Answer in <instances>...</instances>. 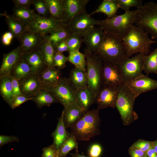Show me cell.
I'll return each instance as SVG.
<instances>
[{
	"label": "cell",
	"mask_w": 157,
	"mask_h": 157,
	"mask_svg": "<svg viewBox=\"0 0 157 157\" xmlns=\"http://www.w3.org/2000/svg\"><path fill=\"white\" fill-rule=\"evenodd\" d=\"M117 0H104L95 10L90 15L97 13L104 14L108 18H110L116 15V14L119 8Z\"/></svg>",
	"instance_id": "f546056e"
},
{
	"label": "cell",
	"mask_w": 157,
	"mask_h": 157,
	"mask_svg": "<svg viewBox=\"0 0 157 157\" xmlns=\"http://www.w3.org/2000/svg\"><path fill=\"white\" fill-rule=\"evenodd\" d=\"M77 140L76 138L70 134L58 149V157H66L70 151L74 149H76V152H78V143Z\"/></svg>",
	"instance_id": "d590c367"
},
{
	"label": "cell",
	"mask_w": 157,
	"mask_h": 157,
	"mask_svg": "<svg viewBox=\"0 0 157 157\" xmlns=\"http://www.w3.org/2000/svg\"><path fill=\"white\" fill-rule=\"evenodd\" d=\"M96 21L85 11L75 16L68 27L72 33L83 36L86 32L94 27Z\"/></svg>",
	"instance_id": "9a60e30c"
},
{
	"label": "cell",
	"mask_w": 157,
	"mask_h": 157,
	"mask_svg": "<svg viewBox=\"0 0 157 157\" xmlns=\"http://www.w3.org/2000/svg\"><path fill=\"white\" fill-rule=\"evenodd\" d=\"M136 10L133 24L149 34L157 42V3L148 2Z\"/></svg>",
	"instance_id": "5b68a950"
},
{
	"label": "cell",
	"mask_w": 157,
	"mask_h": 157,
	"mask_svg": "<svg viewBox=\"0 0 157 157\" xmlns=\"http://www.w3.org/2000/svg\"><path fill=\"white\" fill-rule=\"evenodd\" d=\"M42 157H58V150L52 144L42 149Z\"/></svg>",
	"instance_id": "ee69618b"
},
{
	"label": "cell",
	"mask_w": 157,
	"mask_h": 157,
	"mask_svg": "<svg viewBox=\"0 0 157 157\" xmlns=\"http://www.w3.org/2000/svg\"><path fill=\"white\" fill-rule=\"evenodd\" d=\"M72 157H90L84 156L83 155H81L78 152H76L74 153H70Z\"/></svg>",
	"instance_id": "db71d44e"
},
{
	"label": "cell",
	"mask_w": 157,
	"mask_h": 157,
	"mask_svg": "<svg viewBox=\"0 0 157 157\" xmlns=\"http://www.w3.org/2000/svg\"><path fill=\"white\" fill-rule=\"evenodd\" d=\"M89 0H62L63 12L62 20L68 26L76 16L86 11L85 6Z\"/></svg>",
	"instance_id": "4fadbf2b"
},
{
	"label": "cell",
	"mask_w": 157,
	"mask_h": 157,
	"mask_svg": "<svg viewBox=\"0 0 157 157\" xmlns=\"http://www.w3.org/2000/svg\"><path fill=\"white\" fill-rule=\"evenodd\" d=\"M39 75L41 88L46 90L57 85L62 77L60 70L53 66H48Z\"/></svg>",
	"instance_id": "e0dca14e"
},
{
	"label": "cell",
	"mask_w": 157,
	"mask_h": 157,
	"mask_svg": "<svg viewBox=\"0 0 157 157\" xmlns=\"http://www.w3.org/2000/svg\"><path fill=\"white\" fill-rule=\"evenodd\" d=\"M33 0H13L12 1L15 6H18L26 9H30Z\"/></svg>",
	"instance_id": "c3c4849f"
},
{
	"label": "cell",
	"mask_w": 157,
	"mask_h": 157,
	"mask_svg": "<svg viewBox=\"0 0 157 157\" xmlns=\"http://www.w3.org/2000/svg\"><path fill=\"white\" fill-rule=\"evenodd\" d=\"M13 77L10 75L0 77V93L3 99L9 105L12 101L13 94Z\"/></svg>",
	"instance_id": "83f0119b"
},
{
	"label": "cell",
	"mask_w": 157,
	"mask_h": 157,
	"mask_svg": "<svg viewBox=\"0 0 157 157\" xmlns=\"http://www.w3.org/2000/svg\"><path fill=\"white\" fill-rule=\"evenodd\" d=\"M38 49L41 53L46 64L48 66L53 67V59L55 51L51 43L45 39Z\"/></svg>",
	"instance_id": "d6a6232c"
},
{
	"label": "cell",
	"mask_w": 157,
	"mask_h": 157,
	"mask_svg": "<svg viewBox=\"0 0 157 157\" xmlns=\"http://www.w3.org/2000/svg\"><path fill=\"white\" fill-rule=\"evenodd\" d=\"M124 83L136 97L141 94L157 89V81L143 74Z\"/></svg>",
	"instance_id": "5bb4252c"
},
{
	"label": "cell",
	"mask_w": 157,
	"mask_h": 157,
	"mask_svg": "<svg viewBox=\"0 0 157 157\" xmlns=\"http://www.w3.org/2000/svg\"><path fill=\"white\" fill-rule=\"evenodd\" d=\"M22 58L30 65L34 73L39 74L48 67L38 49L23 55Z\"/></svg>",
	"instance_id": "7402d4cb"
},
{
	"label": "cell",
	"mask_w": 157,
	"mask_h": 157,
	"mask_svg": "<svg viewBox=\"0 0 157 157\" xmlns=\"http://www.w3.org/2000/svg\"><path fill=\"white\" fill-rule=\"evenodd\" d=\"M120 8L124 10L125 12L129 11L131 7L137 8L142 5V2L139 0H117Z\"/></svg>",
	"instance_id": "ab89813d"
},
{
	"label": "cell",
	"mask_w": 157,
	"mask_h": 157,
	"mask_svg": "<svg viewBox=\"0 0 157 157\" xmlns=\"http://www.w3.org/2000/svg\"><path fill=\"white\" fill-rule=\"evenodd\" d=\"M62 112L66 129L70 128L85 112L76 101L64 106Z\"/></svg>",
	"instance_id": "44dd1931"
},
{
	"label": "cell",
	"mask_w": 157,
	"mask_h": 157,
	"mask_svg": "<svg viewBox=\"0 0 157 157\" xmlns=\"http://www.w3.org/2000/svg\"><path fill=\"white\" fill-rule=\"evenodd\" d=\"M13 15L26 26L32 20L35 14L34 10L15 6L12 9Z\"/></svg>",
	"instance_id": "1f68e13d"
},
{
	"label": "cell",
	"mask_w": 157,
	"mask_h": 157,
	"mask_svg": "<svg viewBox=\"0 0 157 157\" xmlns=\"http://www.w3.org/2000/svg\"><path fill=\"white\" fill-rule=\"evenodd\" d=\"M19 138L13 135L7 136L1 135H0V146L1 147L8 143L14 142H18Z\"/></svg>",
	"instance_id": "bcb514c9"
},
{
	"label": "cell",
	"mask_w": 157,
	"mask_h": 157,
	"mask_svg": "<svg viewBox=\"0 0 157 157\" xmlns=\"http://www.w3.org/2000/svg\"><path fill=\"white\" fill-rule=\"evenodd\" d=\"M74 88L77 90L88 87V81L86 71L75 68L70 72L68 78Z\"/></svg>",
	"instance_id": "484cf974"
},
{
	"label": "cell",
	"mask_w": 157,
	"mask_h": 157,
	"mask_svg": "<svg viewBox=\"0 0 157 157\" xmlns=\"http://www.w3.org/2000/svg\"><path fill=\"white\" fill-rule=\"evenodd\" d=\"M47 90L53 95L63 106L76 101V90L68 78L62 77L57 85Z\"/></svg>",
	"instance_id": "30bf717a"
},
{
	"label": "cell",
	"mask_w": 157,
	"mask_h": 157,
	"mask_svg": "<svg viewBox=\"0 0 157 157\" xmlns=\"http://www.w3.org/2000/svg\"><path fill=\"white\" fill-rule=\"evenodd\" d=\"M49 16L57 19H62L63 7L62 0H45Z\"/></svg>",
	"instance_id": "836d02e7"
},
{
	"label": "cell",
	"mask_w": 157,
	"mask_h": 157,
	"mask_svg": "<svg viewBox=\"0 0 157 157\" xmlns=\"http://www.w3.org/2000/svg\"><path fill=\"white\" fill-rule=\"evenodd\" d=\"M104 35V31L100 26L94 27L86 32L83 36V42L86 49L93 52L101 43Z\"/></svg>",
	"instance_id": "ffe728a7"
},
{
	"label": "cell",
	"mask_w": 157,
	"mask_h": 157,
	"mask_svg": "<svg viewBox=\"0 0 157 157\" xmlns=\"http://www.w3.org/2000/svg\"><path fill=\"white\" fill-rule=\"evenodd\" d=\"M72 33L68 26L53 31L49 35H45V39L48 41L54 48L57 44L67 39Z\"/></svg>",
	"instance_id": "4dcf8cb0"
},
{
	"label": "cell",
	"mask_w": 157,
	"mask_h": 157,
	"mask_svg": "<svg viewBox=\"0 0 157 157\" xmlns=\"http://www.w3.org/2000/svg\"><path fill=\"white\" fill-rule=\"evenodd\" d=\"M148 34L134 24L132 26L127 34L122 39L128 57L138 53H143L145 55H148L151 45L157 43L150 39Z\"/></svg>",
	"instance_id": "3957f363"
},
{
	"label": "cell",
	"mask_w": 157,
	"mask_h": 157,
	"mask_svg": "<svg viewBox=\"0 0 157 157\" xmlns=\"http://www.w3.org/2000/svg\"><path fill=\"white\" fill-rule=\"evenodd\" d=\"M67 61L74 65L75 68L86 71V61L84 53L79 50L69 53Z\"/></svg>",
	"instance_id": "8d00e7d4"
},
{
	"label": "cell",
	"mask_w": 157,
	"mask_h": 157,
	"mask_svg": "<svg viewBox=\"0 0 157 157\" xmlns=\"http://www.w3.org/2000/svg\"><path fill=\"white\" fill-rule=\"evenodd\" d=\"M153 147L155 149L156 152L157 154V141L153 142Z\"/></svg>",
	"instance_id": "11a10c76"
},
{
	"label": "cell",
	"mask_w": 157,
	"mask_h": 157,
	"mask_svg": "<svg viewBox=\"0 0 157 157\" xmlns=\"http://www.w3.org/2000/svg\"><path fill=\"white\" fill-rule=\"evenodd\" d=\"M147 155L148 157H155L157 154L153 147H152L146 152Z\"/></svg>",
	"instance_id": "f5cc1de1"
},
{
	"label": "cell",
	"mask_w": 157,
	"mask_h": 157,
	"mask_svg": "<svg viewBox=\"0 0 157 157\" xmlns=\"http://www.w3.org/2000/svg\"><path fill=\"white\" fill-rule=\"evenodd\" d=\"M75 97L76 102L84 112L88 110L96 101V97L88 87L76 90Z\"/></svg>",
	"instance_id": "603a6c76"
},
{
	"label": "cell",
	"mask_w": 157,
	"mask_h": 157,
	"mask_svg": "<svg viewBox=\"0 0 157 157\" xmlns=\"http://www.w3.org/2000/svg\"><path fill=\"white\" fill-rule=\"evenodd\" d=\"M64 121L63 113L58 119L56 128L52 133L53 138L52 144L58 151L61 145L65 141L70 135V133L66 131Z\"/></svg>",
	"instance_id": "d4e9b609"
},
{
	"label": "cell",
	"mask_w": 157,
	"mask_h": 157,
	"mask_svg": "<svg viewBox=\"0 0 157 157\" xmlns=\"http://www.w3.org/2000/svg\"><path fill=\"white\" fill-rule=\"evenodd\" d=\"M13 98L22 94L19 87L18 81L13 77Z\"/></svg>",
	"instance_id": "f907efd6"
},
{
	"label": "cell",
	"mask_w": 157,
	"mask_h": 157,
	"mask_svg": "<svg viewBox=\"0 0 157 157\" xmlns=\"http://www.w3.org/2000/svg\"><path fill=\"white\" fill-rule=\"evenodd\" d=\"M32 98L29 97L22 94L14 97L9 105L12 109H14L25 102L32 100Z\"/></svg>",
	"instance_id": "b9f144b4"
},
{
	"label": "cell",
	"mask_w": 157,
	"mask_h": 157,
	"mask_svg": "<svg viewBox=\"0 0 157 157\" xmlns=\"http://www.w3.org/2000/svg\"><path fill=\"white\" fill-rule=\"evenodd\" d=\"M14 38L13 35L10 31L5 32L2 36L1 42L4 45L8 46L11 43Z\"/></svg>",
	"instance_id": "7dc6e473"
},
{
	"label": "cell",
	"mask_w": 157,
	"mask_h": 157,
	"mask_svg": "<svg viewBox=\"0 0 157 157\" xmlns=\"http://www.w3.org/2000/svg\"><path fill=\"white\" fill-rule=\"evenodd\" d=\"M156 63H157V56L156 58Z\"/></svg>",
	"instance_id": "6f0895ef"
},
{
	"label": "cell",
	"mask_w": 157,
	"mask_h": 157,
	"mask_svg": "<svg viewBox=\"0 0 157 157\" xmlns=\"http://www.w3.org/2000/svg\"><path fill=\"white\" fill-rule=\"evenodd\" d=\"M68 52L79 50L83 42V36L77 33H72L67 40Z\"/></svg>",
	"instance_id": "74e56055"
},
{
	"label": "cell",
	"mask_w": 157,
	"mask_h": 157,
	"mask_svg": "<svg viewBox=\"0 0 157 157\" xmlns=\"http://www.w3.org/2000/svg\"><path fill=\"white\" fill-rule=\"evenodd\" d=\"M137 97L132 91L123 83L118 87V95L115 104L124 123L127 125L137 118L133 110V105Z\"/></svg>",
	"instance_id": "52a82bcc"
},
{
	"label": "cell",
	"mask_w": 157,
	"mask_h": 157,
	"mask_svg": "<svg viewBox=\"0 0 157 157\" xmlns=\"http://www.w3.org/2000/svg\"><path fill=\"white\" fill-rule=\"evenodd\" d=\"M157 48L150 54L145 56L142 69L147 74L152 73L157 74Z\"/></svg>",
	"instance_id": "e575fe53"
},
{
	"label": "cell",
	"mask_w": 157,
	"mask_h": 157,
	"mask_svg": "<svg viewBox=\"0 0 157 157\" xmlns=\"http://www.w3.org/2000/svg\"><path fill=\"white\" fill-rule=\"evenodd\" d=\"M0 16L5 17L9 31L13 35L14 38L19 41L21 35L27 29L26 26L16 19L13 15L8 14L6 11L0 13Z\"/></svg>",
	"instance_id": "cb8c5ba5"
},
{
	"label": "cell",
	"mask_w": 157,
	"mask_h": 157,
	"mask_svg": "<svg viewBox=\"0 0 157 157\" xmlns=\"http://www.w3.org/2000/svg\"><path fill=\"white\" fill-rule=\"evenodd\" d=\"M137 12V10H129L122 15L105 19L96 20V25L102 27L105 31L122 39L133 24Z\"/></svg>",
	"instance_id": "277c9868"
},
{
	"label": "cell",
	"mask_w": 157,
	"mask_h": 157,
	"mask_svg": "<svg viewBox=\"0 0 157 157\" xmlns=\"http://www.w3.org/2000/svg\"><path fill=\"white\" fill-rule=\"evenodd\" d=\"M26 26L28 29L32 31L47 35L68 26L61 20L50 16L42 17L36 13L32 20Z\"/></svg>",
	"instance_id": "ba28073f"
},
{
	"label": "cell",
	"mask_w": 157,
	"mask_h": 157,
	"mask_svg": "<svg viewBox=\"0 0 157 157\" xmlns=\"http://www.w3.org/2000/svg\"><path fill=\"white\" fill-rule=\"evenodd\" d=\"M67 61V57L63 53L55 52L53 59V67L59 70H61L66 67Z\"/></svg>",
	"instance_id": "60d3db41"
},
{
	"label": "cell",
	"mask_w": 157,
	"mask_h": 157,
	"mask_svg": "<svg viewBox=\"0 0 157 157\" xmlns=\"http://www.w3.org/2000/svg\"><path fill=\"white\" fill-rule=\"evenodd\" d=\"M22 56L19 46L9 53L4 54L0 68V77L10 75Z\"/></svg>",
	"instance_id": "d6986e66"
},
{
	"label": "cell",
	"mask_w": 157,
	"mask_h": 157,
	"mask_svg": "<svg viewBox=\"0 0 157 157\" xmlns=\"http://www.w3.org/2000/svg\"><path fill=\"white\" fill-rule=\"evenodd\" d=\"M33 73H34L30 65L22 57L12 70L10 75L19 81Z\"/></svg>",
	"instance_id": "f1b7e54d"
},
{
	"label": "cell",
	"mask_w": 157,
	"mask_h": 157,
	"mask_svg": "<svg viewBox=\"0 0 157 157\" xmlns=\"http://www.w3.org/2000/svg\"><path fill=\"white\" fill-rule=\"evenodd\" d=\"M129 153L131 157H142L146 153L141 150L135 149H130Z\"/></svg>",
	"instance_id": "816d5d0a"
},
{
	"label": "cell",
	"mask_w": 157,
	"mask_h": 157,
	"mask_svg": "<svg viewBox=\"0 0 157 157\" xmlns=\"http://www.w3.org/2000/svg\"><path fill=\"white\" fill-rule=\"evenodd\" d=\"M22 94L32 98L41 89L39 74L33 73L18 81Z\"/></svg>",
	"instance_id": "ac0fdd59"
},
{
	"label": "cell",
	"mask_w": 157,
	"mask_h": 157,
	"mask_svg": "<svg viewBox=\"0 0 157 157\" xmlns=\"http://www.w3.org/2000/svg\"><path fill=\"white\" fill-rule=\"evenodd\" d=\"M32 4L39 15L44 17L49 16V12L45 0H33Z\"/></svg>",
	"instance_id": "f35d334b"
},
{
	"label": "cell",
	"mask_w": 157,
	"mask_h": 157,
	"mask_svg": "<svg viewBox=\"0 0 157 157\" xmlns=\"http://www.w3.org/2000/svg\"><path fill=\"white\" fill-rule=\"evenodd\" d=\"M155 157H157V155H156V156Z\"/></svg>",
	"instance_id": "680465c9"
},
{
	"label": "cell",
	"mask_w": 157,
	"mask_h": 157,
	"mask_svg": "<svg viewBox=\"0 0 157 157\" xmlns=\"http://www.w3.org/2000/svg\"><path fill=\"white\" fill-rule=\"evenodd\" d=\"M32 100L39 108L44 106H50L53 103H60L49 91L42 88L32 97Z\"/></svg>",
	"instance_id": "4316f807"
},
{
	"label": "cell",
	"mask_w": 157,
	"mask_h": 157,
	"mask_svg": "<svg viewBox=\"0 0 157 157\" xmlns=\"http://www.w3.org/2000/svg\"><path fill=\"white\" fill-rule=\"evenodd\" d=\"M45 35L32 31L27 28L21 35L19 46L23 55L38 49L45 40Z\"/></svg>",
	"instance_id": "7c38bea8"
},
{
	"label": "cell",
	"mask_w": 157,
	"mask_h": 157,
	"mask_svg": "<svg viewBox=\"0 0 157 157\" xmlns=\"http://www.w3.org/2000/svg\"><path fill=\"white\" fill-rule=\"evenodd\" d=\"M99 109L88 110L85 112L70 128V134L77 140L88 141L100 133Z\"/></svg>",
	"instance_id": "7a4b0ae2"
},
{
	"label": "cell",
	"mask_w": 157,
	"mask_h": 157,
	"mask_svg": "<svg viewBox=\"0 0 157 157\" xmlns=\"http://www.w3.org/2000/svg\"><path fill=\"white\" fill-rule=\"evenodd\" d=\"M84 54L86 61L88 87L96 97L102 87L103 61L97 55L85 48Z\"/></svg>",
	"instance_id": "8992f818"
},
{
	"label": "cell",
	"mask_w": 157,
	"mask_h": 157,
	"mask_svg": "<svg viewBox=\"0 0 157 157\" xmlns=\"http://www.w3.org/2000/svg\"><path fill=\"white\" fill-rule=\"evenodd\" d=\"M124 83L121 72L118 65L103 62L102 72V87L118 88Z\"/></svg>",
	"instance_id": "8fae6325"
},
{
	"label": "cell",
	"mask_w": 157,
	"mask_h": 157,
	"mask_svg": "<svg viewBox=\"0 0 157 157\" xmlns=\"http://www.w3.org/2000/svg\"><path fill=\"white\" fill-rule=\"evenodd\" d=\"M93 53L99 56L103 62L117 65L129 58L122 39L105 31L101 43Z\"/></svg>",
	"instance_id": "6da1fadb"
},
{
	"label": "cell",
	"mask_w": 157,
	"mask_h": 157,
	"mask_svg": "<svg viewBox=\"0 0 157 157\" xmlns=\"http://www.w3.org/2000/svg\"><path fill=\"white\" fill-rule=\"evenodd\" d=\"M153 143L145 140L139 141L134 144L130 149H139L146 153L153 147Z\"/></svg>",
	"instance_id": "7bdbcfd3"
},
{
	"label": "cell",
	"mask_w": 157,
	"mask_h": 157,
	"mask_svg": "<svg viewBox=\"0 0 157 157\" xmlns=\"http://www.w3.org/2000/svg\"><path fill=\"white\" fill-rule=\"evenodd\" d=\"M118 95V88L102 86L96 99L99 109L107 107L114 108Z\"/></svg>",
	"instance_id": "2e32d148"
},
{
	"label": "cell",
	"mask_w": 157,
	"mask_h": 157,
	"mask_svg": "<svg viewBox=\"0 0 157 157\" xmlns=\"http://www.w3.org/2000/svg\"><path fill=\"white\" fill-rule=\"evenodd\" d=\"M142 157H148L147 155H145L144 156H142Z\"/></svg>",
	"instance_id": "9f6ffc18"
},
{
	"label": "cell",
	"mask_w": 157,
	"mask_h": 157,
	"mask_svg": "<svg viewBox=\"0 0 157 157\" xmlns=\"http://www.w3.org/2000/svg\"><path fill=\"white\" fill-rule=\"evenodd\" d=\"M145 54L139 53L135 56L128 58L118 65L124 83L142 75Z\"/></svg>",
	"instance_id": "9c48e42d"
},
{
	"label": "cell",
	"mask_w": 157,
	"mask_h": 157,
	"mask_svg": "<svg viewBox=\"0 0 157 157\" xmlns=\"http://www.w3.org/2000/svg\"><path fill=\"white\" fill-rule=\"evenodd\" d=\"M102 152L101 146L97 144H94L90 147L88 151L90 157H99Z\"/></svg>",
	"instance_id": "f6af8a7d"
},
{
	"label": "cell",
	"mask_w": 157,
	"mask_h": 157,
	"mask_svg": "<svg viewBox=\"0 0 157 157\" xmlns=\"http://www.w3.org/2000/svg\"><path fill=\"white\" fill-rule=\"evenodd\" d=\"M67 39L58 44L54 48L55 52L63 53L65 51L68 52Z\"/></svg>",
	"instance_id": "681fc988"
}]
</instances>
